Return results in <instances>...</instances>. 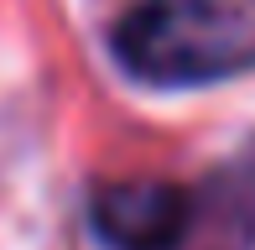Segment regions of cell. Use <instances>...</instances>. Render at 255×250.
Returning a JSON list of instances; mask_svg holds the SVG:
<instances>
[{
    "label": "cell",
    "instance_id": "1",
    "mask_svg": "<svg viewBox=\"0 0 255 250\" xmlns=\"http://www.w3.org/2000/svg\"><path fill=\"white\" fill-rule=\"evenodd\" d=\"M89 230L104 250H255V151L203 177H110Z\"/></svg>",
    "mask_w": 255,
    "mask_h": 250
},
{
    "label": "cell",
    "instance_id": "2",
    "mask_svg": "<svg viewBox=\"0 0 255 250\" xmlns=\"http://www.w3.org/2000/svg\"><path fill=\"white\" fill-rule=\"evenodd\" d=\"M110 58L151 89H198L255 68V0H130Z\"/></svg>",
    "mask_w": 255,
    "mask_h": 250
}]
</instances>
